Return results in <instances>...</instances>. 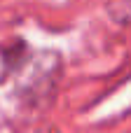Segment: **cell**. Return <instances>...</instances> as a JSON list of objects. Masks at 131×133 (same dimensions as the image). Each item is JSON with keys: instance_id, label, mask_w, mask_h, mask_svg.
Segmentation results:
<instances>
[{"instance_id": "6da1fadb", "label": "cell", "mask_w": 131, "mask_h": 133, "mask_svg": "<svg viewBox=\"0 0 131 133\" xmlns=\"http://www.w3.org/2000/svg\"><path fill=\"white\" fill-rule=\"evenodd\" d=\"M108 12L115 21L131 26V0H110L108 2Z\"/></svg>"}]
</instances>
